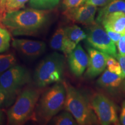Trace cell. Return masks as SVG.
Here are the masks:
<instances>
[{"mask_svg":"<svg viewBox=\"0 0 125 125\" xmlns=\"http://www.w3.org/2000/svg\"><path fill=\"white\" fill-rule=\"evenodd\" d=\"M48 15V10L31 8L7 12L0 21L14 36H31L37 35L42 29Z\"/></svg>","mask_w":125,"mask_h":125,"instance_id":"1","label":"cell"},{"mask_svg":"<svg viewBox=\"0 0 125 125\" xmlns=\"http://www.w3.org/2000/svg\"><path fill=\"white\" fill-rule=\"evenodd\" d=\"M63 84L66 91L65 108L73 115L77 124L89 125L97 123V118L87 96L68 83L64 82Z\"/></svg>","mask_w":125,"mask_h":125,"instance_id":"2","label":"cell"},{"mask_svg":"<svg viewBox=\"0 0 125 125\" xmlns=\"http://www.w3.org/2000/svg\"><path fill=\"white\" fill-rule=\"evenodd\" d=\"M66 91L63 83H57L40 97L35 110V121L47 123L64 107Z\"/></svg>","mask_w":125,"mask_h":125,"instance_id":"3","label":"cell"},{"mask_svg":"<svg viewBox=\"0 0 125 125\" xmlns=\"http://www.w3.org/2000/svg\"><path fill=\"white\" fill-rule=\"evenodd\" d=\"M41 94V90L34 87L25 88L8 111V123L20 125L30 119L35 120V108Z\"/></svg>","mask_w":125,"mask_h":125,"instance_id":"4","label":"cell"},{"mask_svg":"<svg viewBox=\"0 0 125 125\" xmlns=\"http://www.w3.org/2000/svg\"><path fill=\"white\" fill-rule=\"evenodd\" d=\"M64 67V57L57 52L47 56L36 68L34 79L38 88H43L61 81Z\"/></svg>","mask_w":125,"mask_h":125,"instance_id":"5","label":"cell"},{"mask_svg":"<svg viewBox=\"0 0 125 125\" xmlns=\"http://www.w3.org/2000/svg\"><path fill=\"white\" fill-rule=\"evenodd\" d=\"M31 81L30 73L20 65H15L0 75V86L6 96L5 105H10L23 87Z\"/></svg>","mask_w":125,"mask_h":125,"instance_id":"6","label":"cell"},{"mask_svg":"<svg viewBox=\"0 0 125 125\" xmlns=\"http://www.w3.org/2000/svg\"><path fill=\"white\" fill-rule=\"evenodd\" d=\"M90 101L98 122L101 125L120 124L116 107L107 96L101 93H95L90 98Z\"/></svg>","mask_w":125,"mask_h":125,"instance_id":"7","label":"cell"},{"mask_svg":"<svg viewBox=\"0 0 125 125\" xmlns=\"http://www.w3.org/2000/svg\"><path fill=\"white\" fill-rule=\"evenodd\" d=\"M86 40L90 46L116 58L118 54L115 44L105 30L98 23L96 22L90 25Z\"/></svg>","mask_w":125,"mask_h":125,"instance_id":"8","label":"cell"},{"mask_svg":"<svg viewBox=\"0 0 125 125\" xmlns=\"http://www.w3.org/2000/svg\"><path fill=\"white\" fill-rule=\"evenodd\" d=\"M97 10L96 6L85 4L70 9H65V16L74 23L90 26L96 23L94 18Z\"/></svg>","mask_w":125,"mask_h":125,"instance_id":"9","label":"cell"},{"mask_svg":"<svg viewBox=\"0 0 125 125\" xmlns=\"http://www.w3.org/2000/svg\"><path fill=\"white\" fill-rule=\"evenodd\" d=\"M89 62L85 76L88 78L96 77L104 71L109 55L91 46L87 47Z\"/></svg>","mask_w":125,"mask_h":125,"instance_id":"10","label":"cell"},{"mask_svg":"<svg viewBox=\"0 0 125 125\" xmlns=\"http://www.w3.org/2000/svg\"><path fill=\"white\" fill-rule=\"evenodd\" d=\"M12 45L20 53L31 59L39 57L46 50V44L41 41L15 39L12 41Z\"/></svg>","mask_w":125,"mask_h":125,"instance_id":"11","label":"cell"},{"mask_svg":"<svg viewBox=\"0 0 125 125\" xmlns=\"http://www.w3.org/2000/svg\"><path fill=\"white\" fill-rule=\"evenodd\" d=\"M68 62L71 73L77 77H80L87 67L89 56L83 49L82 45L78 43L68 54Z\"/></svg>","mask_w":125,"mask_h":125,"instance_id":"12","label":"cell"},{"mask_svg":"<svg viewBox=\"0 0 125 125\" xmlns=\"http://www.w3.org/2000/svg\"><path fill=\"white\" fill-rule=\"evenodd\" d=\"M65 35V49L64 54L68 56L81 41L86 38L87 34L77 25H73L64 28Z\"/></svg>","mask_w":125,"mask_h":125,"instance_id":"13","label":"cell"},{"mask_svg":"<svg viewBox=\"0 0 125 125\" xmlns=\"http://www.w3.org/2000/svg\"><path fill=\"white\" fill-rule=\"evenodd\" d=\"M101 24L104 29L107 28L115 32L124 35L125 34V13L116 12L108 15L103 20Z\"/></svg>","mask_w":125,"mask_h":125,"instance_id":"14","label":"cell"},{"mask_svg":"<svg viewBox=\"0 0 125 125\" xmlns=\"http://www.w3.org/2000/svg\"><path fill=\"white\" fill-rule=\"evenodd\" d=\"M122 80L123 78L121 75L107 70L103 72L97 83L100 86L104 88H116L121 85Z\"/></svg>","mask_w":125,"mask_h":125,"instance_id":"15","label":"cell"},{"mask_svg":"<svg viewBox=\"0 0 125 125\" xmlns=\"http://www.w3.org/2000/svg\"><path fill=\"white\" fill-rule=\"evenodd\" d=\"M125 9V0H113L99 10L96 18V23H101L108 15L114 12H123Z\"/></svg>","mask_w":125,"mask_h":125,"instance_id":"16","label":"cell"},{"mask_svg":"<svg viewBox=\"0 0 125 125\" xmlns=\"http://www.w3.org/2000/svg\"><path fill=\"white\" fill-rule=\"evenodd\" d=\"M50 47L52 49L61 51L64 53L65 49V35L64 28L56 30L50 41Z\"/></svg>","mask_w":125,"mask_h":125,"instance_id":"17","label":"cell"},{"mask_svg":"<svg viewBox=\"0 0 125 125\" xmlns=\"http://www.w3.org/2000/svg\"><path fill=\"white\" fill-rule=\"evenodd\" d=\"M60 0H29L31 8L41 10H49L59 4Z\"/></svg>","mask_w":125,"mask_h":125,"instance_id":"18","label":"cell"},{"mask_svg":"<svg viewBox=\"0 0 125 125\" xmlns=\"http://www.w3.org/2000/svg\"><path fill=\"white\" fill-rule=\"evenodd\" d=\"M52 123L56 125H76V120L74 119L73 115L68 111L62 112L57 116H54L52 119Z\"/></svg>","mask_w":125,"mask_h":125,"instance_id":"19","label":"cell"},{"mask_svg":"<svg viewBox=\"0 0 125 125\" xmlns=\"http://www.w3.org/2000/svg\"><path fill=\"white\" fill-rule=\"evenodd\" d=\"M16 63V59L13 54H0V75L4 73Z\"/></svg>","mask_w":125,"mask_h":125,"instance_id":"20","label":"cell"},{"mask_svg":"<svg viewBox=\"0 0 125 125\" xmlns=\"http://www.w3.org/2000/svg\"><path fill=\"white\" fill-rule=\"evenodd\" d=\"M11 40L10 32L3 26H0V53L7 51L10 46Z\"/></svg>","mask_w":125,"mask_h":125,"instance_id":"21","label":"cell"},{"mask_svg":"<svg viewBox=\"0 0 125 125\" xmlns=\"http://www.w3.org/2000/svg\"><path fill=\"white\" fill-rule=\"evenodd\" d=\"M29 1V0H7L6 12L7 13L21 9Z\"/></svg>","mask_w":125,"mask_h":125,"instance_id":"22","label":"cell"},{"mask_svg":"<svg viewBox=\"0 0 125 125\" xmlns=\"http://www.w3.org/2000/svg\"><path fill=\"white\" fill-rule=\"evenodd\" d=\"M107 66L109 71L121 75L122 70L121 65H120L119 62H117L114 59V57H112V56H109L107 60Z\"/></svg>","mask_w":125,"mask_h":125,"instance_id":"23","label":"cell"},{"mask_svg":"<svg viewBox=\"0 0 125 125\" xmlns=\"http://www.w3.org/2000/svg\"><path fill=\"white\" fill-rule=\"evenodd\" d=\"M86 0H62V5L65 9H70L83 5Z\"/></svg>","mask_w":125,"mask_h":125,"instance_id":"24","label":"cell"},{"mask_svg":"<svg viewBox=\"0 0 125 125\" xmlns=\"http://www.w3.org/2000/svg\"><path fill=\"white\" fill-rule=\"evenodd\" d=\"M105 30L106 32L108 34V35L109 37V38L111 39V40L114 42V43L116 45L117 43L118 42L119 40L121 38V37L123 35L122 34L119 33V32H115V31H112L111 30L107 29V28H105L104 29Z\"/></svg>","mask_w":125,"mask_h":125,"instance_id":"25","label":"cell"},{"mask_svg":"<svg viewBox=\"0 0 125 125\" xmlns=\"http://www.w3.org/2000/svg\"><path fill=\"white\" fill-rule=\"evenodd\" d=\"M113 0H86L85 4L93 5L96 7H104Z\"/></svg>","mask_w":125,"mask_h":125,"instance_id":"26","label":"cell"},{"mask_svg":"<svg viewBox=\"0 0 125 125\" xmlns=\"http://www.w3.org/2000/svg\"><path fill=\"white\" fill-rule=\"evenodd\" d=\"M118 54L120 55H125V37L122 35L117 43Z\"/></svg>","mask_w":125,"mask_h":125,"instance_id":"27","label":"cell"},{"mask_svg":"<svg viewBox=\"0 0 125 125\" xmlns=\"http://www.w3.org/2000/svg\"><path fill=\"white\" fill-rule=\"evenodd\" d=\"M116 59H118L119 63L121 65L122 70L121 76L123 79L125 78V55H120L117 54Z\"/></svg>","mask_w":125,"mask_h":125,"instance_id":"28","label":"cell"},{"mask_svg":"<svg viewBox=\"0 0 125 125\" xmlns=\"http://www.w3.org/2000/svg\"><path fill=\"white\" fill-rule=\"evenodd\" d=\"M7 1V0H0V19H1V20L5 16L6 13H7L6 12Z\"/></svg>","mask_w":125,"mask_h":125,"instance_id":"29","label":"cell"},{"mask_svg":"<svg viewBox=\"0 0 125 125\" xmlns=\"http://www.w3.org/2000/svg\"><path fill=\"white\" fill-rule=\"evenodd\" d=\"M120 122L122 125H125V100L122 104L121 115H120Z\"/></svg>","mask_w":125,"mask_h":125,"instance_id":"30","label":"cell"},{"mask_svg":"<svg viewBox=\"0 0 125 125\" xmlns=\"http://www.w3.org/2000/svg\"><path fill=\"white\" fill-rule=\"evenodd\" d=\"M6 105V96L0 86V108Z\"/></svg>","mask_w":125,"mask_h":125,"instance_id":"31","label":"cell"},{"mask_svg":"<svg viewBox=\"0 0 125 125\" xmlns=\"http://www.w3.org/2000/svg\"><path fill=\"white\" fill-rule=\"evenodd\" d=\"M123 89H124V90L125 91V81L123 82Z\"/></svg>","mask_w":125,"mask_h":125,"instance_id":"32","label":"cell"},{"mask_svg":"<svg viewBox=\"0 0 125 125\" xmlns=\"http://www.w3.org/2000/svg\"><path fill=\"white\" fill-rule=\"evenodd\" d=\"M1 120H2V115H1V113L0 112V124L1 123Z\"/></svg>","mask_w":125,"mask_h":125,"instance_id":"33","label":"cell"},{"mask_svg":"<svg viewBox=\"0 0 125 125\" xmlns=\"http://www.w3.org/2000/svg\"><path fill=\"white\" fill-rule=\"evenodd\" d=\"M123 13H125V10H123Z\"/></svg>","mask_w":125,"mask_h":125,"instance_id":"34","label":"cell"},{"mask_svg":"<svg viewBox=\"0 0 125 125\" xmlns=\"http://www.w3.org/2000/svg\"><path fill=\"white\" fill-rule=\"evenodd\" d=\"M124 35V37H125V34H124V35Z\"/></svg>","mask_w":125,"mask_h":125,"instance_id":"35","label":"cell"},{"mask_svg":"<svg viewBox=\"0 0 125 125\" xmlns=\"http://www.w3.org/2000/svg\"><path fill=\"white\" fill-rule=\"evenodd\" d=\"M0 20H1V19H0Z\"/></svg>","mask_w":125,"mask_h":125,"instance_id":"36","label":"cell"},{"mask_svg":"<svg viewBox=\"0 0 125 125\" xmlns=\"http://www.w3.org/2000/svg\"></svg>","mask_w":125,"mask_h":125,"instance_id":"37","label":"cell"}]
</instances>
